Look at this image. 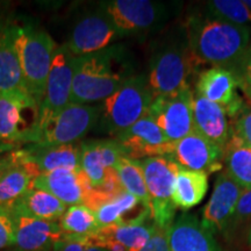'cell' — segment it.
<instances>
[{
  "mask_svg": "<svg viewBox=\"0 0 251 251\" xmlns=\"http://www.w3.org/2000/svg\"><path fill=\"white\" fill-rule=\"evenodd\" d=\"M170 251H221L213 234L194 215L183 214L168 229Z\"/></svg>",
  "mask_w": 251,
  "mask_h": 251,
  "instance_id": "44dd1931",
  "label": "cell"
},
{
  "mask_svg": "<svg viewBox=\"0 0 251 251\" xmlns=\"http://www.w3.org/2000/svg\"><path fill=\"white\" fill-rule=\"evenodd\" d=\"M122 37L143 36L162 29L179 11L181 2L109 0L100 4Z\"/></svg>",
  "mask_w": 251,
  "mask_h": 251,
  "instance_id": "5b68a950",
  "label": "cell"
},
{
  "mask_svg": "<svg viewBox=\"0 0 251 251\" xmlns=\"http://www.w3.org/2000/svg\"><path fill=\"white\" fill-rule=\"evenodd\" d=\"M113 139L120 144L126 157L136 161L149 157L172 156L176 147V142H171L163 134L149 113Z\"/></svg>",
  "mask_w": 251,
  "mask_h": 251,
  "instance_id": "7c38bea8",
  "label": "cell"
},
{
  "mask_svg": "<svg viewBox=\"0 0 251 251\" xmlns=\"http://www.w3.org/2000/svg\"><path fill=\"white\" fill-rule=\"evenodd\" d=\"M15 243V224L8 205H0V249Z\"/></svg>",
  "mask_w": 251,
  "mask_h": 251,
  "instance_id": "836d02e7",
  "label": "cell"
},
{
  "mask_svg": "<svg viewBox=\"0 0 251 251\" xmlns=\"http://www.w3.org/2000/svg\"><path fill=\"white\" fill-rule=\"evenodd\" d=\"M119 39H122L121 34L102 6L99 5L98 8L78 19L65 45L69 51L77 57L100 51Z\"/></svg>",
  "mask_w": 251,
  "mask_h": 251,
  "instance_id": "8fae6325",
  "label": "cell"
},
{
  "mask_svg": "<svg viewBox=\"0 0 251 251\" xmlns=\"http://www.w3.org/2000/svg\"><path fill=\"white\" fill-rule=\"evenodd\" d=\"M172 158L180 168L209 175L224 166V150L197 130L176 142Z\"/></svg>",
  "mask_w": 251,
  "mask_h": 251,
  "instance_id": "2e32d148",
  "label": "cell"
},
{
  "mask_svg": "<svg viewBox=\"0 0 251 251\" xmlns=\"http://www.w3.org/2000/svg\"><path fill=\"white\" fill-rule=\"evenodd\" d=\"M13 36L25 85L40 106L57 45L48 31L31 24H13Z\"/></svg>",
  "mask_w": 251,
  "mask_h": 251,
  "instance_id": "277c9868",
  "label": "cell"
},
{
  "mask_svg": "<svg viewBox=\"0 0 251 251\" xmlns=\"http://www.w3.org/2000/svg\"><path fill=\"white\" fill-rule=\"evenodd\" d=\"M226 174L242 190L251 188V149L229 140L224 149Z\"/></svg>",
  "mask_w": 251,
  "mask_h": 251,
  "instance_id": "83f0119b",
  "label": "cell"
},
{
  "mask_svg": "<svg viewBox=\"0 0 251 251\" xmlns=\"http://www.w3.org/2000/svg\"><path fill=\"white\" fill-rule=\"evenodd\" d=\"M80 169L89 179L93 190L102 188L106 184L118 179L115 166L124 150L114 139L89 140L79 143Z\"/></svg>",
  "mask_w": 251,
  "mask_h": 251,
  "instance_id": "5bb4252c",
  "label": "cell"
},
{
  "mask_svg": "<svg viewBox=\"0 0 251 251\" xmlns=\"http://www.w3.org/2000/svg\"><path fill=\"white\" fill-rule=\"evenodd\" d=\"M193 91L158 97L150 106L149 115L171 142H177L196 130L192 115Z\"/></svg>",
  "mask_w": 251,
  "mask_h": 251,
  "instance_id": "4fadbf2b",
  "label": "cell"
},
{
  "mask_svg": "<svg viewBox=\"0 0 251 251\" xmlns=\"http://www.w3.org/2000/svg\"><path fill=\"white\" fill-rule=\"evenodd\" d=\"M151 216H142L133 221L118 222L99 228L97 235L124 247L126 251H141L151 237L155 224H147Z\"/></svg>",
  "mask_w": 251,
  "mask_h": 251,
  "instance_id": "d4e9b609",
  "label": "cell"
},
{
  "mask_svg": "<svg viewBox=\"0 0 251 251\" xmlns=\"http://www.w3.org/2000/svg\"><path fill=\"white\" fill-rule=\"evenodd\" d=\"M197 65L226 68L237 74L251 43L249 26H237L206 13H194L184 25Z\"/></svg>",
  "mask_w": 251,
  "mask_h": 251,
  "instance_id": "6da1fadb",
  "label": "cell"
},
{
  "mask_svg": "<svg viewBox=\"0 0 251 251\" xmlns=\"http://www.w3.org/2000/svg\"><path fill=\"white\" fill-rule=\"evenodd\" d=\"M40 106L29 94L0 92V142H36Z\"/></svg>",
  "mask_w": 251,
  "mask_h": 251,
  "instance_id": "ba28073f",
  "label": "cell"
},
{
  "mask_svg": "<svg viewBox=\"0 0 251 251\" xmlns=\"http://www.w3.org/2000/svg\"><path fill=\"white\" fill-rule=\"evenodd\" d=\"M15 153L17 149H14V144L0 142V179L5 172L14 164Z\"/></svg>",
  "mask_w": 251,
  "mask_h": 251,
  "instance_id": "f35d334b",
  "label": "cell"
},
{
  "mask_svg": "<svg viewBox=\"0 0 251 251\" xmlns=\"http://www.w3.org/2000/svg\"><path fill=\"white\" fill-rule=\"evenodd\" d=\"M196 89L198 96L218 103L226 112L237 107L243 101L237 94V76L226 68L213 67L200 72Z\"/></svg>",
  "mask_w": 251,
  "mask_h": 251,
  "instance_id": "d6986e66",
  "label": "cell"
},
{
  "mask_svg": "<svg viewBox=\"0 0 251 251\" xmlns=\"http://www.w3.org/2000/svg\"><path fill=\"white\" fill-rule=\"evenodd\" d=\"M141 205L144 203L141 202L136 197L127 192H122L118 197L103 203L94 212L99 228L124 221L126 215L135 211Z\"/></svg>",
  "mask_w": 251,
  "mask_h": 251,
  "instance_id": "4dcf8cb0",
  "label": "cell"
},
{
  "mask_svg": "<svg viewBox=\"0 0 251 251\" xmlns=\"http://www.w3.org/2000/svg\"><path fill=\"white\" fill-rule=\"evenodd\" d=\"M205 8L207 15L218 20L237 26L251 24V11L241 0H212L206 2Z\"/></svg>",
  "mask_w": 251,
  "mask_h": 251,
  "instance_id": "1f68e13d",
  "label": "cell"
},
{
  "mask_svg": "<svg viewBox=\"0 0 251 251\" xmlns=\"http://www.w3.org/2000/svg\"><path fill=\"white\" fill-rule=\"evenodd\" d=\"M153 101L146 75H135L100 106L102 128L113 137L149 113Z\"/></svg>",
  "mask_w": 251,
  "mask_h": 251,
  "instance_id": "8992f818",
  "label": "cell"
},
{
  "mask_svg": "<svg viewBox=\"0 0 251 251\" xmlns=\"http://www.w3.org/2000/svg\"><path fill=\"white\" fill-rule=\"evenodd\" d=\"M28 158L39 169L40 174L55 170H79L80 148L76 144L36 147L30 144L25 149Z\"/></svg>",
  "mask_w": 251,
  "mask_h": 251,
  "instance_id": "cb8c5ba5",
  "label": "cell"
},
{
  "mask_svg": "<svg viewBox=\"0 0 251 251\" xmlns=\"http://www.w3.org/2000/svg\"><path fill=\"white\" fill-rule=\"evenodd\" d=\"M140 164L148 190L153 224L169 228L175 219L176 206L172 201V192L180 166L171 156L149 157L141 159Z\"/></svg>",
  "mask_w": 251,
  "mask_h": 251,
  "instance_id": "52a82bcc",
  "label": "cell"
},
{
  "mask_svg": "<svg viewBox=\"0 0 251 251\" xmlns=\"http://www.w3.org/2000/svg\"><path fill=\"white\" fill-rule=\"evenodd\" d=\"M197 64L188 46L185 27H178L153 49L147 75L153 99L191 90L190 78Z\"/></svg>",
  "mask_w": 251,
  "mask_h": 251,
  "instance_id": "3957f363",
  "label": "cell"
},
{
  "mask_svg": "<svg viewBox=\"0 0 251 251\" xmlns=\"http://www.w3.org/2000/svg\"><path fill=\"white\" fill-rule=\"evenodd\" d=\"M115 171H117L119 179H120V183L126 192L136 197L151 211L148 190H147L146 179H144L140 161L122 156L118 165L115 166Z\"/></svg>",
  "mask_w": 251,
  "mask_h": 251,
  "instance_id": "f1b7e54d",
  "label": "cell"
},
{
  "mask_svg": "<svg viewBox=\"0 0 251 251\" xmlns=\"http://www.w3.org/2000/svg\"><path fill=\"white\" fill-rule=\"evenodd\" d=\"M168 229L155 225L151 237L141 251H170L168 240Z\"/></svg>",
  "mask_w": 251,
  "mask_h": 251,
  "instance_id": "8d00e7d4",
  "label": "cell"
},
{
  "mask_svg": "<svg viewBox=\"0 0 251 251\" xmlns=\"http://www.w3.org/2000/svg\"><path fill=\"white\" fill-rule=\"evenodd\" d=\"M251 219V188L243 190L238 199L236 211H235L233 221L235 222H246Z\"/></svg>",
  "mask_w": 251,
  "mask_h": 251,
  "instance_id": "74e56055",
  "label": "cell"
},
{
  "mask_svg": "<svg viewBox=\"0 0 251 251\" xmlns=\"http://www.w3.org/2000/svg\"><path fill=\"white\" fill-rule=\"evenodd\" d=\"M74 59L75 56L69 51L67 45L57 46L52 56L45 94L40 105L39 127H37L39 134L56 115L59 114L70 103L72 79H74Z\"/></svg>",
  "mask_w": 251,
  "mask_h": 251,
  "instance_id": "9c48e42d",
  "label": "cell"
},
{
  "mask_svg": "<svg viewBox=\"0 0 251 251\" xmlns=\"http://www.w3.org/2000/svg\"><path fill=\"white\" fill-rule=\"evenodd\" d=\"M58 225L64 235L78 237L89 236L99 229L96 214L84 203L69 206L58 220Z\"/></svg>",
  "mask_w": 251,
  "mask_h": 251,
  "instance_id": "f546056e",
  "label": "cell"
},
{
  "mask_svg": "<svg viewBox=\"0 0 251 251\" xmlns=\"http://www.w3.org/2000/svg\"><path fill=\"white\" fill-rule=\"evenodd\" d=\"M208 190V175L180 168L176 177L172 201L176 208L183 211L192 208L202 201Z\"/></svg>",
  "mask_w": 251,
  "mask_h": 251,
  "instance_id": "484cf974",
  "label": "cell"
},
{
  "mask_svg": "<svg viewBox=\"0 0 251 251\" xmlns=\"http://www.w3.org/2000/svg\"><path fill=\"white\" fill-rule=\"evenodd\" d=\"M15 224L18 251H50L64 237L58 222L36 219L9 203Z\"/></svg>",
  "mask_w": 251,
  "mask_h": 251,
  "instance_id": "9a60e30c",
  "label": "cell"
},
{
  "mask_svg": "<svg viewBox=\"0 0 251 251\" xmlns=\"http://www.w3.org/2000/svg\"><path fill=\"white\" fill-rule=\"evenodd\" d=\"M243 190L225 171L215 180L211 199L202 208L201 225L212 234L224 231L233 221L236 206Z\"/></svg>",
  "mask_w": 251,
  "mask_h": 251,
  "instance_id": "e0dca14e",
  "label": "cell"
},
{
  "mask_svg": "<svg viewBox=\"0 0 251 251\" xmlns=\"http://www.w3.org/2000/svg\"><path fill=\"white\" fill-rule=\"evenodd\" d=\"M31 187L51 193L65 206L80 205L93 190L83 170H55L42 174L33 181Z\"/></svg>",
  "mask_w": 251,
  "mask_h": 251,
  "instance_id": "ac0fdd59",
  "label": "cell"
},
{
  "mask_svg": "<svg viewBox=\"0 0 251 251\" xmlns=\"http://www.w3.org/2000/svg\"><path fill=\"white\" fill-rule=\"evenodd\" d=\"M192 115L198 133L224 150L230 137V125L225 108L193 92Z\"/></svg>",
  "mask_w": 251,
  "mask_h": 251,
  "instance_id": "ffe728a7",
  "label": "cell"
},
{
  "mask_svg": "<svg viewBox=\"0 0 251 251\" xmlns=\"http://www.w3.org/2000/svg\"><path fill=\"white\" fill-rule=\"evenodd\" d=\"M52 251H106L93 246L87 241V238L71 236V235H64V237L55 244Z\"/></svg>",
  "mask_w": 251,
  "mask_h": 251,
  "instance_id": "e575fe53",
  "label": "cell"
},
{
  "mask_svg": "<svg viewBox=\"0 0 251 251\" xmlns=\"http://www.w3.org/2000/svg\"><path fill=\"white\" fill-rule=\"evenodd\" d=\"M100 118V107L70 102L40 131L36 147L76 144L85 137Z\"/></svg>",
  "mask_w": 251,
  "mask_h": 251,
  "instance_id": "30bf717a",
  "label": "cell"
},
{
  "mask_svg": "<svg viewBox=\"0 0 251 251\" xmlns=\"http://www.w3.org/2000/svg\"><path fill=\"white\" fill-rule=\"evenodd\" d=\"M249 242H250V246H251V229H250V231H249Z\"/></svg>",
  "mask_w": 251,
  "mask_h": 251,
  "instance_id": "ab89813d",
  "label": "cell"
},
{
  "mask_svg": "<svg viewBox=\"0 0 251 251\" xmlns=\"http://www.w3.org/2000/svg\"><path fill=\"white\" fill-rule=\"evenodd\" d=\"M0 92L29 94L25 85L11 23L0 25Z\"/></svg>",
  "mask_w": 251,
  "mask_h": 251,
  "instance_id": "7402d4cb",
  "label": "cell"
},
{
  "mask_svg": "<svg viewBox=\"0 0 251 251\" xmlns=\"http://www.w3.org/2000/svg\"><path fill=\"white\" fill-rule=\"evenodd\" d=\"M236 76L238 79V87L243 91L248 103L251 105V43L242 63H241Z\"/></svg>",
  "mask_w": 251,
  "mask_h": 251,
  "instance_id": "d590c367",
  "label": "cell"
},
{
  "mask_svg": "<svg viewBox=\"0 0 251 251\" xmlns=\"http://www.w3.org/2000/svg\"><path fill=\"white\" fill-rule=\"evenodd\" d=\"M134 76V61L122 45L75 56L70 102L89 105L103 101Z\"/></svg>",
  "mask_w": 251,
  "mask_h": 251,
  "instance_id": "7a4b0ae2",
  "label": "cell"
},
{
  "mask_svg": "<svg viewBox=\"0 0 251 251\" xmlns=\"http://www.w3.org/2000/svg\"><path fill=\"white\" fill-rule=\"evenodd\" d=\"M11 205L36 219L56 222L68 208L51 193L35 187L29 188Z\"/></svg>",
  "mask_w": 251,
  "mask_h": 251,
  "instance_id": "4316f807",
  "label": "cell"
},
{
  "mask_svg": "<svg viewBox=\"0 0 251 251\" xmlns=\"http://www.w3.org/2000/svg\"><path fill=\"white\" fill-rule=\"evenodd\" d=\"M229 140L251 149V105L249 103H244L236 117L231 119Z\"/></svg>",
  "mask_w": 251,
  "mask_h": 251,
  "instance_id": "d6a6232c",
  "label": "cell"
},
{
  "mask_svg": "<svg viewBox=\"0 0 251 251\" xmlns=\"http://www.w3.org/2000/svg\"><path fill=\"white\" fill-rule=\"evenodd\" d=\"M41 174L37 166L28 158L25 150L17 149L14 164L0 179V205L14 202L31 188L33 181Z\"/></svg>",
  "mask_w": 251,
  "mask_h": 251,
  "instance_id": "603a6c76",
  "label": "cell"
}]
</instances>
